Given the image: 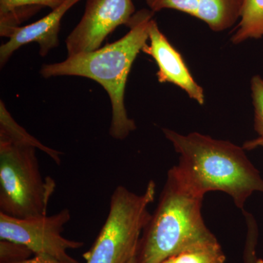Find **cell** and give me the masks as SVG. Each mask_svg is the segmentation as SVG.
<instances>
[{"mask_svg":"<svg viewBox=\"0 0 263 263\" xmlns=\"http://www.w3.org/2000/svg\"><path fill=\"white\" fill-rule=\"evenodd\" d=\"M162 131L179 155V164L174 166L176 174L195 193L205 196L223 192L241 211L252 194L263 193L260 173L243 147L198 133L184 136L167 128Z\"/></svg>","mask_w":263,"mask_h":263,"instance_id":"cell-1","label":"cell"},{"mask_svg":"<svg viewBox=\"0 0 263 263\" xmlns=\"http://www.w3.org/2000/svg\"><path fill=\"white\" fill-rule=\"evenodd\" d=\"M155 12L142 9L131 19L129 31L116 42L87 53L67 57L57 63L43 65V77L80 76L96 81L108 93L112 107L110 136L123 141L136 129L133 119L128 117L124 94L128 76L137 56L147 44L151 22Z\"/></svg>","mask_w":263,"mask_h":263,"instance_id":"cell-2","label":"cell"},{"mask_svg":"<svg viewBox=\"0 0 263 263\" xmlns=\"http://www.w3.org/2000/svg\"><path fill=\"white\" fill-rule=\"evenodd\" d=\"M155 212L142 233L136 263H161L186 251L219 243L202 214L203 195L169 170Z\"/></svg>","mask_w":263,"mask_h":263,"instance_id":"cell-3","label":"cell"},{"mask_svg":"<svg viewBox=\"0 0 263 263\" xmlns=\"http://www.w3.org/2000/svg\"><path fill=\"white\" fill-rule=\"evenodd\" d=\"M36 149L0 135V212L18 219L47 215L57 183L50 176L43 179Z\"/></svg>","mask_w":263,"mask_h":263,"instance_id":"cell-4","label":"cell"},{"mask_svg":"<svg viewBox=\"0 0 263 263\" xmlns=\"http://www.w3.org/2000/svg\"><path fill=\"white\" fill-rule=\"evenodd\" d=\"M157 186L148 181L141 195L118 186L110 197L106 220L89 252L86 263H128L136 256L141 233L151 216L148 205L155 198Z\"/></svg>","mask_w":263,"mask_h":263,"instance_id":"cell-5","label":"cell"},{"mask_svg":"<svg viewBox=\"0 0 263 263\" xmlns=\"http://www.w3.org/2000/svg\"><path fill=\"white\" fill-rule=\"evenodd\" d=\"M70 219L68 209L53 215L29 219L12 217L0 212V239L25 246L35 255L43 254L60 260H74L67 251L81 248L84 243L62 236Z\"/></svg>","mask_w":263,"mask_h":263,"instance_id":"cell-6","label":"cell"},{"mask_svg":"<svg viewBox=\"0 0 263 263\" xmlns=\"http://www.w3.org/2000/svg\"><path fill=\"white\" fill-rule=\"evenodd\" d=\"M135 13L132 0H87L82 18L66 39L67 57L98 49L118 27H128Z\"/></svg>","mask_w":263,"mask_h":263,"instance_id":"cell-7","label":"cell"},{"mask_svg":"<svg viewBox=\"0 0 263 263\" xmlns=\"http://www.w3.org/2000/svg\"><path fill=\"white\" fill-rule=\"evenodd\" d=\"M148 40L149 45H145L142 51L152 57L158 66L157 76L159 82L176 85L199 105H204L203 89L193 79L181 53L161 32L154 19L151 22Z\"/></svg>","mask_w":263,"mask_h":263,"instance_id":"cell-8","label":"cell"},{"mask_svg":"<svg viewBox=\"0 0 263 263\" xmlns=\"http://www.w3.org/2000/svg\"><path fill=\"white\" fill-rule=\"evenodd\" d=\"M81 0H65L61 5L34 23L12 29L8 41L0 47V63L5 65L15 51L24 45L37 43L40 54L45 57L59 45V33L65 13Z\"/></svg>","mask_w":263,"mask_h":263,"instance_id":"cell-9","label":"cell"},{"mask_svg":"<svg viewBox=\"0 0 263 263\" xmlns=\"http://www.w3.org/2000/svg\"><path fill=\"white\" fill-rule=\"evenodd\" d=\"M152 11L172 9L200 19L214 32L230 28L240 17L243 0H146Z\"/></svg>","mask_w":263,"mask_h":263,"instance_id":"cell-10","label":"cell"},{"mask_svg":"<svg viewBox=\"0 0 263 263\" xmlns=\"http://www.w3.org/2000/svg\"><path fill=\"white\" fill-rule=\"evenodd\" d=\"M65 0H0V35L7 37L12 29L36 14L43 7L51 10Z\"/></svg>","mask_w":263,"mask_h":263,"instance_id":"cell-11","label":"cell"},{"mask_svg":"<svg viewBox=\"0 0 263 263\" xmlns=\"http://www.w3.org/2000/svg\"><path fill=\"white\" fill-rule=\"evenodd\" d=\"M239 24L231 37L233 44L263 37V0H243Z\"/></svg>","mask_w":263,"mask_h":263,"instance_id":"cell-12","label":"cell"},{"mask_svg":"<svg viewBox=\"0 0 263 263\" xmlns=\"http://www.w3.org/2000/svg\"><path fill=\"white\" fill-rule=\"evenodd\" d=\"M0 134L30 142L37 146V149L42 151L45 154L49 156L58 165L61 164V157L63 153L60 151L45 146L41 141H38L37 138L27 133L24 128L15 122V119L5 107L3 100L0 101Z\"/></svg>","mask_w":263,"mask_h":263,"instance_id":"cell-13","label":"cell"},{"mask_svg":"<svg viewBox=\"0 0 263 263\" xmlns=\"http://www.w3.org/2000/svg\"><path fill=\"white\" fill-rule=\"evenodd\" d=\"M226 256L220 243L186 251L164 259L165 263H224Z\"/></svg>","mask_w":263,"mask_h":263,"instance_id":"cell-14","label":"cell"},{"mask_svg":"<svg viewBox=\"0 0 263 263\" xmlns=\"http://www.w3.org/2000/svg\"><path fill=\"white\" fill-rule=\"evenodd\" d=\"M245 216L247 227V238L243 250L245 263H263L262 259L257 257V247L258 243L259 229L255 218L247 211H241Z\"/></svg>","mask_w":263,"mask_h":263,"instance_id":"cell-15","label":"cell"},{"mask_svg":"<svg viewBox=\"0 0 263 263\" xmlns=\"http://www.w3.org/2000/svg\"><path fill=\"white\" fill-rule=\"evenodd\" d=\"M252 102L254 110V128L263 138V79L254 76L251 80Z\"/></svg>","mask_w":263,"mask_h":263,"instance_id":"cell-16","label":"cell"},{"mask_svg":"<svg viewBox=\"0 0 263 263\" xmlns=\"http://www.w3.org/2000/svg\"><path fill=\"white\" fill-rule=\"evenodd\" d=\"M32 254V251L25 246L10 240H0L1 263L20 262L30 258Z\"/></svg>","mask_w":263,"mask_h":263,"instance_id":"cell-17","label":"cell"},{"mask_svg":"<svg viewBox=\"0 0 263 263\" xmlns=\"http://www.w3.org/2000/svg\"><path fill=\"white\" fill-rule=\"evenodd\" d=\"M13 263H80L76 259L72 261L60 260V259L54 258L51 256L43 255V254H37L32 258L25 259L20 262Z\"/></svg>","mask_w":263,"mask_h":263,"instance_id":"cell-18","label":"cell"},{"mask_svg":"<svg viewBox=\"0 0 263 263\" xmlns=\"http://www.w3.org/2000/svg\"><path fill=\"white\" fill-rule=\"evenodd\" d=\"M245 150H252L258 148V147H262L263 148V138L262 137H259L256 139L251 140L245 142L243 146H242Z\"/></svg>","mask_w":263,"mask_h":263,"instance_id":"cell-19","label":"cell"},{"mask_svg":"<svg viewBox=\"0 0 263 263\" xmlns=\"http://www.w3.org/2000/svg\"><path fill=\"white\" fill-rule=\"evenodd\" d=\"M128 263H136V256H135L134 257H133V258H132L128 262Z\"/></svg>","mask_w":263,"mask_h":263,"instance_id":"cell-20","label":"cell"}]
</instances>
